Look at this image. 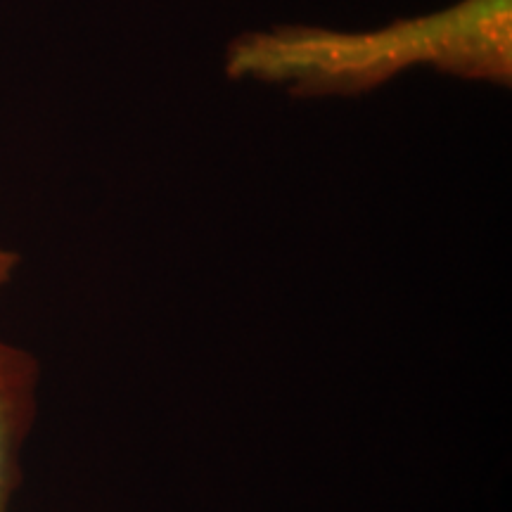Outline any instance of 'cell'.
I'll use <instances>...</instances> for the list:
<instances>
[{"mask_svg":"<svg viewBox=\"0 0 512 512\" xmlns=\"http://www.w3.org/2000/svg\"><path fill=\"white\" fill-rule=\"evenodd\" d=\"M36 384L34 358L0 339V512H8L19 477V451L34 422Z\"/></svg>","mask_w":512,"mask_h":512,"instance_id":"obj_2","label":"cell"},{"mask_svg":"<svg viewBox=\"0 0 512 512\" xmlns=\"http://www.w3.org/2000/svg\"><path fill=\"white\" fill-rule=\"evenodd\" d=\"M415 67L508 88L512 0H458L368 31L280 24L226 50L228 79L275 83L297 98L363 95Z\"/></svg>","mask_w":512,"mask_h":512,"instance_id":"obj_1","label":"cell"},{"mask_svg":"<svg viewBox=\"0 0 512 512\" xmlns=\"http://www.w3.org/2000/svg\"><path fill=\"white\" fill-rule=\"evenodd\" d=\"M19 266V256L15 252H10V249H3L0 247V287H5L12 280V275H15Z\"/></svg>","mask_w":512,"mask_h":512,"instance_id":"obj_3","label":"cell"}]
</instances>
